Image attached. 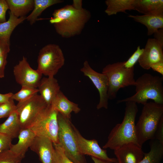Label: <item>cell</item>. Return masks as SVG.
Returning <instances> with one entry per match:
<instances>
[{
	"label": "cell",
	"instance_id": "cell-1",
	"mask_svg": "<svg viewBox=\"0 0 163 163\" xmlns=\"http://www.w3.org/2000/svg\"><path fill=\"white\" fill-rule=\"evenodd\" d=\"M50 22L62 37L69 38L79 35L91 17L90 12L83 8L67 5L55 9Z\"/></svg>",
	"mask_w": 163,
	"mask_h": 163
},
{
	"label": "cell",
	"instance_id": "cell-16",
	"mask_svg": "<svg viewBox=\"0 0 163 163\" xmlns=\"http://www.w3.org/2000/svg\"><path fill=\"white\" fill-rule=\"evenodd\" d=\"M40 95L48 106L60 91L57 80L54 77L42 78L38 87Z\"/></svg>",
	"mask_w": 163,
	"mask_h": 163
},
{
	"label": "cell",
	"instance_id": "cell-34",
	"mask_svg": "<svg viewBox=\"0 0 163 163\" xmlns=\"http://www.w3.org/2000/svg\"><path fill=\"white\" fill-rule=\"evenodd\" d=\"M8 9L6 0H0V24L6 21V11Z\"/></svg>",
	"mask_w": 163,
	"mask_h": 163
},
{
	"label": "cell",
	"instance_id": "cell-13",
	"mask_svg": "<svg viewBox=\"0 0 163 163\" xmlns=\"http://www.w3.org/2000/svg\"><path fill=\"white\" fill-rule=\"evenodd\" d=\"M163 46L154 38H149L138 62L145 70L151 69L152 65L163 62Z\"/></svg>",
	"mask_w": 163,
	"mask_h": 163
},
{
	"label": "cell",
	"instance_id": "cell-11",
	"mask_svg": "<svg viewBox=\"0 0 163 163\" xmlns=\"http://www.w3.org/2000/svg\"><path fill=\"white\" fill-rule=\"evenodd\" d=\"M80 70L84 75L88 77L97 89L99 94L100 100L97 106V109L108 107V98L107 92L108 81L105 75L98 72L91 67L88 61H84Z\"/></svg>",
	"mask_w": 163,
	"mask_h": 163
},
{
	"label": "cell",
	"instance_id": "cell-41",
	"mask_svg": "<svg viewBox=\"0 0 163 163\" xmlns=\"http://www.w3.org/2000/svg\"><path fill=\"white\" fill-rule=\"evenodd\" d=\"M74 7L78 8H82V0H73L72 5Z\"/></svg>",
	"mask_w": 163,
	"mask_h": 163
},
{
	"label": "cell",
	"instance_id": "cell-6",
	"mask_svg": "<svg viewBox=\"0 0 163 163\" xmlns=\"http://www.w3.org/2000/svg\"><path fill=\"white\" fill-rule=\"evenodd\" d=\"M59 144L67 156L74 163H87L85 155L79 151L74 134L71 119L58 113Z\"/></svg>",
	"mask_w": 163,
	"mask_h": 163
},
{
	"label": "cell",
	"instance_id": "cell-9",
	"mask_svg": "<svg viewBox=\"0 0 163 163\" xmlns=\"http://www.w3.org/2000/svg\"><path fill=\"white\" fill-rule=\"evenodd\" d=\"M48 106L38 94L25 101L18 102L16 111L22 129L29 128Z\"/></svg>",
	"mask_w": 163,
	"mask_h": 163
},
{
	"label": "cell",
	"instance_id": "cell-31",
	"mask_svg": "<svg viewBox=\"0 0 163 163\" xmlns=\"http://www.w3.org/2000/svg\"><path fill=\"white\" fill-rule=\"evenodd\" d=\"M143 51L144 48H141L140 46H139L136 50L127 60L124 61V66L125 67L128 69L134 68V65L138 62Z\"/></svg>",
	"mask_w": 163,
	"mask_h": 163
},
{
	"label": "cell",
	"instance_id": "cell-28",
	"mask_svg": "<svg viewBox=\"0 0 163 163\" xmlns=\"http://www.w3.org/2000/svg\"><path fill=\"white\" fill-rule=\"evenodd\" d=\"M17 106L11 98L8 101L0 104V119L8 117L13 112L16 110Z\"/></svg>",
	"mask_w": 163,
	"mask_h": 163
},
{
	"label": "cell",
	"instance_id": "cell-5",
	"mask_svg": "<svg viewBox=\"0 0 163 163\" xmlns=\"http://www.w3.org/2000/svg\"><path fill=\"white\" fill-rule=\"evenodd\" d=\"M124 63L123 61L109 64L103 69L102 73L105 75L108 81L109 99H115L120 89L134 85V67L126 68Z\"/></svg>",
	"mask_w": 163,
	"mask_h": 163
},
{
	"label": "cell",
	"instance_id": "cell-37",
	"mask_svg": "<svg viewBox=\"0 0 163 163\" xmlns=\"http://www.w3.org/2000/svg\"><path fill=\"white\" fill-rule=\"evenodd\" d=\"M153 34L154 38L163 46V28L158 29Z\"/></svg>",
	"mask_w": 163,
	"mask_h": 163
},
{
	"label": "cell",
	"instance_id": "cell-20",
	"mask_svg": "<svg viewBox=\"0 0 163 163\" xmlns=\"http://www.w3.org/2000/svg\"><path fill=\"white\" fill-rule=\"evenodd\" d=\"M135 21L139 23L146 27L147 35L151 36L158 29L163 28V16L142 15L128 16Z\"/></svg>",
	"mask_w": 163,
	"mask_h": 163
},
{
	"label": "cell",
	"instance_id": "cell-27",
	"mask_svg": "<svg viewBox=\"0 0 163 163\" xmlns=\"http://www.w3.org/2000/svg\"><path fill=\"white\" fill-rule=\"evenodd\" d=\"M38 92L37 88L23 86H21V89L19 91L13 94L11 98L18 102H22L30 99L37 94Z\"/></svg>",
	"mask_w": 163,
	"mask_h": 163
},
{
	"label": "cell",
	"instance_id": "cell-3",
	"mask_svg": "<svg viewBox=\"0 0 163 163\" xmlns=\"http://www.w3.org/2000/svg\"><path fill=\"white\" fill-rule=\"evenodd\" d=\"M163 77L145 73L135 80L136 93L129 97L118 100L117 103L131 101L143 105L149 100L163 104Z\"/></svg>",
	"mask_w": 163,
	"mask_h": 163
},
{
	"label": "cell",
	"instance_id": "cell-26",
	"mask_svg": "<svg viewBox=\"0 0 163 163\" xmlns=\"http://www.w3.org/2000/svg\"><path fill=\"white\" fill-rule=\"evenodd\" d=\"M26 17L17 18L9 12L8 21L0 24V39L10 41L11 35L15 28L26 19Z\"/></svg>",
	"mask_w": 163,
	"mask_h": 163
},
{
	"label": "cell",
	"instance_id": "cell-18",
	"mask_svg": "<svg viewBox=\"0 0 163 163\" xmlns=\"http://www.w3.org/2000/svg\"><path fill=\"white\" fill-rule=\"evenodd\" d=\"M36 136L30 128L22 129L18 136V142L14 145L11 144L9 149L23 159L25 157L26 152L31 146Z\"/></svg>",
	"mask_w": 163,
	"mask_h": 163
},
{
	"label": "cell",
	"instance_id": "cell-40",
	"mask_svg": "<svg viewBox=\"0 0 163 163\" xmlns=\"http://www.w3.org/2000/svg\"><path fill=\"white\" fill-rule=\"evenodd\" d=\"M91 158L94 163H113L111 161L100 159L93 157H91Z\"/></svg>",
	"mask_w": 163,
	"mask_h": 163
},
{
	"label": "cell",
	"instance_id": "cell-32",
	"mask_svg": "<svg viewBox=\"0 0 163 163\" xmlns=\"http://www.w3.org/2000/svg\"><path fill=\"white\" fill-rule=\"evenodd\" d=\"M12 139L0 132V153L10 149Z\"/></svg>",
	"mask_w": 163,
	"mask_h": 163
},
{
	"label": "cell",
	"instance_id": "cell-22",
	"mask_svg": "<svg viewBox=\"0 0 163 163\" xmlns=\"http://www.w3.org/2000/svg\"><path fill=\"white\" fill-rule=\"evenodd\" d=\"M9 12L18 18L25 17L32 11L34 0H6Z\"/></svg>",
	"mask_w": 163,
	"mask_h": 163
},
{
	"label": "cell",
	"instance_id": "cell-19",
	"mask_svg": "<svg viewBox=\"0 0 163 163\" xmlns=\"http://www.w3.org/2000/svg\"><path fill=\"white\" fill-rule=\"evenodd\" d=\"M133 7L143 15L163 16V0H134Z\"/></svg>",
	"mask_w": 163,
	"mask_h": 163
},
{
	"label": "cell",
	"instance_id": "cell-38",
	"mask_svg": "<svg viewBox=\"0 0 163 163\" xmlns=\"http://www.w3.org/2000/svg\"><path fill=\"white\" fill-rule=\"evenodd\" d=\"M153 70L156 72L163 76V62L155 64L151 67Z\"/></svg>",
	"mask_w": 163,
	"mask_h": 163
},
{
	"label": "cell",
	"instance_id": "cell-35",
	"mask_svg": "<svg viewBox=\"0 0 163 163\" xmlns=\"http://www.w3.org/2000/svg\"><path fill=\"white\" fill-rule=\"evenodd\" d=\"M154 139L163 144V117L160 120L156 129Z\"/></svg>",
	"mask_w": 163,
	"mask_h": 163
},
{
	"label": "cell",
	"instance_id": "cell-15",
	"mask_svg": "<svg viewBox=\"0 0 163 163\" xmlns=\"http://www.w3.org/2000/svg\"><path fill=\"white\" fill-rule=\"evenodd\" d=\"M117 163H139L143 157V151L133 143L125 144L114 150Z\"/></svg>",
	"mask_w": 163,
	"mask_h": 163
},
{
	"label": "cell",
	"instance_id": "cell-17",
	"mask_svg": "<svg viewBox=\"0 0 163 163\" xmlns=\"http://www.w3.org/2000/svg\"><path fill=\"white\" fill-rule=\"evenodd\" d=\"M51 105L58 113L69 119H71L72 112L78 113L81 110L78 105L69 100L61 91L53 100Z\"/></svg>",
	"mask_w": 163,
	"mask_h": 163
},
{
	"label": "cell",
	"instance_id": "cell-23",
	"mask_svg": "<svg viewBox=\"0 0 163 163\" xmlns=\"http://www.w3.org/2000/svg\"><path fill=\"white\" fill-rule=\"evenodd\" d=\"M134 0H107V8L105 11L108 16L117 14L120 12L126 13V10H134Z\"/></svg>",
	"mask_w": 163,
	"mask_h": 163
},
{
	"label": "cell",
	"instance_id": "cell-2",
	"mask_svg": "<svg viewBox=\"0 0 163 163\" xmlns=\"http://www.w3.org/2000/svg\"><path fill=\"white\" fill-rule=\"evenodd\" d=\"M125 103L123 120L112 129L107 142L103 146V149L109 148L114 150L130 143H134L139 146L136 136L135 123L138 110V106L136 103L133 102Z\"/></svg>",
	"mask_w": 163,
	"mask_h": 163
},
{
	"label": "cell",
	"instance_id": "cell-7",
	"mask_svg": "<svg viewBox=\"0 0 163 163\" xmlns=\"http://www.w3.org/2000/svg\"><path fill=\"white\" fill-rule=\"evenodd\" d=\"M65 62L64 54L60 46L56 44H48L39 51L37 69L42 75L54 77Z\"/></svg>",
	"mask_w": 163,
	"mask_h": 163
},
{
	"label": "cell",
	"instance_id": "cell-12",
	"mask_svg": "<svg viewBox=\"0 0 163 163\" xmlns=\"http://www.w3.org/2000/svg\"><path fill=\"white\" fill-rule=\"evenodd\" d=\"M72 128L78 149L81 154L84 155H89L113 163H117L116 158H110L108 156L107 150L101 148L97 140H88L85 138L73 124Z\"/></svg>",
	"mask_w": 163,
	"mask_h": 163
},
{
	"label": "cell",
	"instance_id": "cell-36",
	"mask_svg": "<svg viewBox=\"0 0 163 163\" xmlns=\"http://www.w3.org/2000/svg\"><path fill=\"white\" fill-rule=\"evenodd\" d=\"M8 55L0 57V78L5 76V69L7 62Z\"/></svg>",
	"mask_w": 163,
	"mask_h": 163
},
{
	"label": "cell",
	"instance_id": "cell-4",
	"mask_svg": "<svg viewBox=\"0 0 163 163\" xmlns=\"http://www.w3.org/2000/svg\"><path fill=\"white\" fill-rule=\"evenodd\" d=\"M163 117V104L150 101L143 105L136 124L137 139L140 147L147 141L154 139L157 126Z\"/></svg>",
	"mask_w": 163,
	"mask_h": 163
},
{
	"label": "cell",
	"instance_id": "cell-39",
	"mask_svg": "<svg viewBox=\"0 0 163 163\" xmlns=\"http://www.w3.org/2000/svg\"><path fill=\"white\" fill-rule=\"evenodd\" d=\"M13 94L11 92L5 94L0 93V104L8 101L11 98Z\"/></svg>",
	"mask_w": 163,
	"mask_h": 163
},
{
	"label": "cell",
	"instance_id": "cell-29",
	"mask_svg": "<svg viewBox=\"0 0 163 163\" xmlns=\"http://www.w3.org/2000/svg\"><path fill=\"white\" fill-rule=\"evenodd\" d=\"M22 159L10 149L0 153V163H21Z\"/></svg>",
	"mask_w": 163,
	"mask_h": 163
},
{
	"label": "cell",
	"instance_id": "cell-24",
	"mask_svg": "<svg viewBox=\"0 0 163 163\" xmlns=\"http://www.w3.org/2000/svg\"><path fill=\"white\" fill-rule=\"evenodd\" d=\"M150 149L144 153L143 158L139 163H160L163 157V144L157 139H152Z\"/></svg>",
	"mask_w": 163,
	"mask_h": 163
},
{
	"label": "cell",
	"instance_id": "cell-8",
	"mask_svg": "<svg viewBox=\"0 0 163 163\" xmlns=\"http://www.w3.org/2000/svg\"><path fill=\"white\" fill-rule=\"evenodd\" d=\"M58 112L51 106H47L30 127L36 136L50 139L53 144H58Z\"/></svg>",
	"mask_w": 163,
	"mask_h": 163
},
{
	"label": "cell",
	"instance_id": "cell-25",
	"mask_svg": "<svg viewBox=\"0 0 163 163\" xmlns=\"http://www.w3.org/2000/svg\"><path fill=\"white\" fill-rule=\"evenodd\" d=\"M34 7L31 13L26 18V19L31 25L37 20L42 12L49 7L54 5L62 3V0H34Z\"/></svg>",
	"mask_w": 163,
	"mask_h": 163
},
{
	"label": "cell",
	"instance_id": "cell-14",
	"mask_svg": "<svg viewBox=\"0 0 163 163\" xmlns=\"http://www.w3.org/2000/svg\"><path fill=\"white\" fill-rule=\"evenodd\" d=\"M30 148L37 154L42 163H55L53 143L49 138L36 136Z\"/></svg>",
	"mask_w": 163,
	"mask_h": 163
},
{
	"label": "cell",
	"instance_id": "cell-30",
	"mask_svg": "<svg viewBox=\"0 0 163 163\" xmlns=\"http://www.w3.org/2000/svg\"><path fill=\"white\" fill-rule=\"evenodd\" d=\"M55 163H74L66 155L62 148L59 144H53Z\"/></svg>",
	"mask_w": 163,
	"mask_h": 163
},
{
	"label": "cell",
	"instance_id": "cell-21",
	"mask_svg": "<svg viewBox=\"0 0 163 163\" xmlns=\"http://www.w3.org/2000/svg\"><path fill=\"white\" fill-rule=\"evenodd\" d=\"M8 117L0 124V132L11 139L18 137L22 129L17 111L12 112Z\"/></svg>",
	"mask_w": 163,
	"mask_h": 163
},
{
	"label": "cell",
	"instance_id": "cell-33",
	"mask_svg": "<svg viewBox=\"0 0 163 163\" xmlns=\"http://www.w3.org/2000/svg\"><path fill=\"white\" fill-rule=\"evenodd\" d=\"M10 41L0 39V57L8 55L10 49Z\"/></svg>",
	"mask_w": 163,
	"mask_h": 163
},
{
	"label": "cell",
	"instance_id": "cell-10",
	"mask_svg": "<svg viewBox=\"0 0 163 163\" xmlns=\"http://www.w3.org/2000/svg\"><path fill=\"white\" fill-rule=\"evenodd\" d=\"M13 72L16 82L21 86L36 88H38L43 75L37 69L32 68L24 56L14 66Z\"/></svg>",
	"mask_w": 163,
	"mask_h": 163
}]
</instances>
